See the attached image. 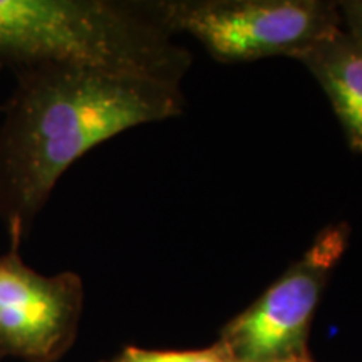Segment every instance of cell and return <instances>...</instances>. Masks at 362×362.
<instances>
[{"label":"cell","instance_id":"obj_3","mask_svg":"<svg viewBox=\"0 0 362 362\" xmlns=\"http://www.w3.org/2000/svg\"><path fill=\"white\" fill-rule=\"evenodd\" d=\"M149 7L171 34H188L223 64L296 59L344 27L330 0H149Z\"/></svg>","mask_w":362,"mask_h":362},{"label":"cell","instance_id":"obj_8","mask_svg":"<svg viewBox=\"0 0 362 362\" xmlns=\"http://www.w3.org/2000/svg\"><path fill=\"white\" fill-rule=\"evenodd\" d=\"M344 30L362 47V0L339 2Z\"/></svg>","mask_w":362,"mask_h":362},{"label":"cell","instance_id":"obj_6","mask_svg":"<svg viewBox=\"0 0 362 362\" xmlns=\"http://www.w3.org/2000/svg\"><path fill=\"white\" fill-rule=\"evenodd\" d=\"M325 94L352 151L362 153V47L344 30L296 57Z\"/></svg>","mask_w":362,"mask_h":362},{"label":"cell","instance_id":"obj_11","mask_svg":"<svg viewBox=\"0 0 362 362\" xmlns=\"http://www.w3.org/2000/svg\"><path fill=\"white\" fill-rule=\"evenodd\" d=\"M0 359H2V357H0Z\"/></svg>","mask_w":362,"mask_h":362},{"label":"cell","instance_id":"obj_10","mask_svg":"<svg viewBox=\"0 0 362 362\" xmlns=\"http://www.w3.org/2000/svg\"><path fill=\"white\" fill-rule=\"evenodd\" d=\"M0 71H2V67H0Z\"/></svg>","mask_w":362,"mask_h":362},{"label":"cell","instance_id":"obj_9","mask_svg":"<svg viewBox=\"0 0 362 362\" xmlns=\"http://www.w3.org/2000/svg\"><path fill=\"white\" fill-rule=\"evenodd\" d=\"M265 362H315L314 357L309 354H298V356H288L282 357V359H274V361H265Z\"/></svg>","mask_w":362,"mask_h":362},{"label":"cell","instance_id":"obj_7","mask_svg":"<svg viewBox=\"0 0 362 362\" xmlns=\"http://www.w3.org/2000/svg\"><path fill=\"white\" fill-rule=\"evenodd\" d=\"M101 362H233V359L220 342H215L205 349L193 351H158L126 346L111 359Z\"/></svg>","mask_w":362,"mask_h":362},{"label":"cell","instance_id":"obj_2","mask_svg":"<svg viewBox=\"0 0 362 362\" xmlns=\"http://www.w3.org/2000/svg\"><path fill=\"white\" fill-rule=\"evenodd\" d=\"M192 52L149 0H0V67L71 66L180 88Z\"/></svg>","mask_w":362,"mask_h":362},{"label":"cell","instance_id":"obj_4","mask_svg":"<svg viewBox=\"0 0 362 362\" xmlns=\"http://www.w3.org/2000/svg\"><path fill=\"white\" fill-rule=\"evenodd\" d=\"M349 240L351 226L346 221L325 226L277 282L225 324L218 342L233 362H265L309 354L317 305Z\"/></svg>","mask_w":362,"mask_h":362},{"label":"cell","instance_id":"obj_1","mask_svg":"<svg viewBox=\"0 0 362 362\" xmlns=\"http://www.w3.org/2000/svg\"><path fill=\"white\" fill-rule=\"evenodd\" d=\"M0 123V223L21 248L62 175L90 149L181 116L180 88L71 66L13 71Z\"/></svg>","mask_w":362,"mask_h":362},{"label":"cell","instance_id":"obj_5","mask_svg":"<svg viewBox=\"0 0 362 362\" xmlns=\"http://www.w3.org/2000/svg\"><path fill=\"white\" fill-rule=\"evenodd\" d=\"M83 309L79 274H40L25 264L16 247L0 253V357L62 359L78 337Z\"/></svg>","mask_w":362,"mask_h":362}]
</instances>
